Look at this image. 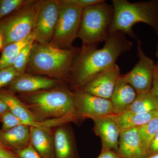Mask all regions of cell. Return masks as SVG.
I'll use <instances>...</instances> for the list:
<instances>
[{
    "instance_id": "obj_1",
    "label": "cell",
    "mask_w": 158,
    "mask_h": 158,
    "mask_svg": "<svg viewBox=\"0 0 158 158\" xmlns=\"http://www.w3.org/2000/svg\"><path fill=\"white\" fill-rule=\"evenodd\" d=\"M133 43L121 31L110 33L101 48L97 46L82 47L74 61L70 81L76 89H81L90 79L116 64L118 57L131 49Z\"/></svg>"
},
{
    "instance_id": "obj_2",
    "label": "cell",
    "mask_w": 158,
    "mask_h": 158,
    "mask_svg": "<svg viewBox=\"0 0 158 158\" xmlns=\"http://www.w3.org/2000/svg\"><path fill=\"white\" fill-rule=\"evenodd\" d=\"M80 50L78 48L64 49L51 43L35 41L25 73L70 80L74 61Z\"/></svg>"
},
{
    "instance_id": "obj_3",
    "label": "cell",
    "mask_w": 158,
    "mask_h": 158,
    "mask_svg": "<svg viewBox=\"0 0 158 158\" xmlns=\"http://www.w3.org/2000/svg\"><path fill=\"white\" fill-rule=\"evenodd\" d=\"M19 98L39 122L65 116L79 117L75 109V93L65 87L20 94Z\"/></svg>"
},
{
    "instance_id": "obj_4",
    "label": "cell",
    "mask_w": 158,
    "mask_h": 158,
    "mask_svg": "<svg viewBox=\"0 0 158 158\" xmlns=\"http://www.w3.org/2000/svg\"><path fill=\"white\" fill-rule=\"evenodd\" d=\"M114 16L110 33L121 31L132 38L138 39L132 27L143 23L152 28L158 35V0L132 3L127 0H113Z\"/></svg>"
},
{
    "instance_id": "obj_5",
    "label": "cell",
    "mask_w": 158,
    "mask_h": 158,
    "mask_svg": "<svg viewBox=\"0 0 158 158\" xmlns=\"http://www.w3.org/2000/svg\"><path fill=\"white\" fill-rule=\"evenodd\" d=\"M114 16V9L104 1L88 6L82 10L77 37L82 47L97 46L105 42L110 34Z\"/></svg>"
},
{
    "instance_id": "obj_6",
    "label": "cell",
    "mask_w": 158,
    "mask_h": 158,
    "mask_svg": "<svg viewBox=\"0 0 158 158\" xmlns=\"http://www.w3.org/2000/svg\"><path fill=\"white\" fill-rule=\"evenodd\" d=\"M38 1L27 0L20 8L0 21L4 48L25 39L33 32Z\"/></svg>"
},
{
    "instance_id": "obj_7",
    "label": "cell",
    "mask_w": 158,
    "mask_h": 158,
    "mask_svg": "<svg viewBox=\"0 0 158 158\" xmlns=\"http://www.w3.org/2000/svg\"><path fill=\"white\" fill-rule=\"evenodd\" d=\"M60 2L59 17L51 43L60 48H72L77 38L80 27L83 8L79 6Z\"/></svg>"
},
{
    "instance_id": "obj_8",
    "label": "cell",
    "mask_w": 158,
    "mask_h": 158,
    "mask_svg": "<svg viewBox=\"0 0 158 158\" xmlns=\"http://www.w3.org/2000/svg\"><path fill=\"white\" fill-rule=\"evenodd\" d=\"M60 6L58 0L38 1L33 31L35 41L41 44L51 42L59 19Z\"/></svg>"
},
{
    "instance_id": "obj_9",
    "label": "cell",
    "mask_w": 158,
    "mask_h": 158,
    "mask_svg": "<svg viewBox=\"0 0 158 158\" xmlns=\"http://www.w3.org/2000/svg\"><path fill=\"white\" fill-rule=\"evenodd\" d=\"M137 41L139 61L128 73L121 75L120 78L129 84L138 94L151 91L155 64L143 52L141 40L138 39Z\"/></svg>"
},
{
    "instance_id": "obj_10",
    "label": "cell",
    "mask_w": 158,
    "mask_h": 158,
    "mask_svg": "<svg viewBox=\"0 0 158 158\" xmlns=\"http://www.w3.org/2000/svg\"><path fill=\"white\" fill-rule=\"evenodd\" d=\"M74 93L75 109L79 118L94 120L113 115L110 100L94 96L81 89L75 90Z\"/></svg>"
},
{
    "instance_id": "obj_11",
    "label": "cell",
    "mask_w": 158,
    "mask_h": 158,
    "mask_svg": "<svg viewBox=\"0 0 158 158\" xmlns=\"http://www.w3.org/2000/svg\"><path fill=\"white\" fill-rule=\"evenodd\" d=\"M120 70L118 65L115 64L97 74L80 89L94 96L110 100L116 82L121 75Z\"/></svg>"
},
{
    "instance_id": "obj_12",
    "label": "cell",
    "mask_w": 158,
    "mask_h": 158,
    "mask_svg": "<svg viewBox=\"0 0 158 158\" xmlns=\"http://www.w3.org/2000/svg\"><path fill=\"white\" fill-rule=\"evenodd\" d=\"M60 81L37 75L24 73L16 77L8 86L11 93H32L59 87Z\"/></svg>"
},
{
    "instance_id": "obj_13",
    "label": "cell",
    "mask_w": 158,
    "mask_h": 158,
    "mask_svg": "<svg viewBox=\"0 0 158 158\" xmlns=\"http://www.w3.org/2000/svg\"><path fill=\"white\" fill-rule=\"evenodd\" d=\"M53 136L55 158H81L73 130L69 123L57 127Z\"/></svg>"
},
{
    "instance_id": "obj_14",
    "label": "cell",
    "mask_w": 158,
    "mask_h": 158,
    "mask_svg": "<svg viewBox=\"0 0 158 158\" xmlns=\"http://www.w3.org/2000/svg\"><path fill=\"white\" fill-rule=\"evenodd\" d=\"M94 121V133L102 141V151L112 150L117 152L120 130L109 116Z\"/></svg>"
},
{
    "instance_id": "obj_15",
    "label": "cell",
    "mask_w": 158,
    "mask_h": 158,
    "mask_svg": "<svg viewBox=\"0 0 158 158\" xmlns=\"http://www.w3.org/2000/svg\"><path fill=\"white\" fill-rule=\"evenodd\" d=\"M117 153L121 158H146L138 127L120 130Z\"/></svg>"
},
{
    "instance_id": "obj_16",
    "label": "cell",
    "mask_w": 158,
    "mask_h": 158,
    "mask_svg": "<svg viewBox=\"0 0 158 158\" xmlns=\"http://www.w3.org/2000/svg\"><path fill=\"white\" fill-rule=\"evenodd\" d=\"M51 128L30 127V143L42 158H55L53 133Z\"/></svg>"
},
{
    "instance_id": "obj_17",
    "label": "cell",
    "mask_w": 158,
    "mask_h": 158,
    "mask_svg": "<svg viewBox=\"0 0 158 158\" xmlns=\"http://www.w3.org/2000/svg\"><path fill=\"white\" fill-rule=\"evenodd\" d=\"M137 95L132 87L119 77L110 98L113 105V114H119L127 111Z\"/></svg>"
},
{
    "instance_id": "obj_18",
    "label": "cell",
    "mask_w": 158,
    "mask_h": 158,
    "mask_svg": "<svg viewBox=\"0 0 158 158\" xmlns=\"http://www.w3.org/2000/svg\"><path fill=\"white\" fill-rule=\"evenodd\" d=\"M30 138V127L27 126H17L6 131L0 130V144L13 151L27 146Z\"/></svg>"
},
{
    "instance_id": "obj_19",
    "label": "cell",
    "mask_w": 158,
    "mask_h": 158,
    "mask_svg": "<svg viewBox=\"0 0 158 158\" xmlns=\"http://www.w3.org/2000/svg\"><path fill=\"white\" fill-rule=\"evenodd\" d=\"M116 123L120 130L138 127L147 124L158 116V112L136 113L126 111L119 114L109 116Z\"/></svg>"
},
{
    "instance_id": "obj_20",
    "label": "cell",
    "mask_w": 158,
    "mask_h": 158,
    "mask_svg": "<svg viewBox=\"0 0 158 158\" xmlns=\"http://www.w3.org/2000/svg\"><path fill=\"white\" fill-rule=\"evenodd\" d=\"M0 98L8 105L10 112L19 119L24 121L39 122L34 113L14 94L8 90L2 89L0 90Z\"/></svg>"
},
{
    "instance_id": "obj_21",
    "label": "cell",
    "mask_w": 158,
    "mask_h": 158,
    "mask_svg": "<svg viewBox=\"0 0 158 158\" xmlns=\"http://www.w3.org/2000/svg\"><path fill=\"white\" fill-rule=\"evenodd\" d=\"M33 39L35 38L32 32L25 39L5 47L0 58V70L13 66L20 51Z\"/></svg>"
},
{
    "instance_id": "obj_22",
    "label": "cell",
    "mask_w": 158,
    "mask_h": 158,
    "mask_svg": "<svg viewBox=\"0 0 158 158\" xmlns=\"http://www.w3.org/2000/svg\"><path fill=\"white\" fill-rule=\"evenodd\" d=\"M127 111L136 113L158 112V97L151 92L137 94Z\"/></svg>"
},
{
    "instance_id": "obj_23",
    "label": "cell",
    "mask_w": 158,
    "mask_h": 158,
    "mask_svg": "<svg viewBox=\"0 0 158 158\" xmlns=\"http://www.w3.org/2000/svg\"><path fill=\"white\" fill-rule=\"evenodd\" d=\"M138 131L142 148L147 157L150 144L158 132V116L138 127Z\"/></svg>"
},
{
    "instance_id": "obj_24",
    "label": "cell",
    "mask_w": 158,
    "mask_h": 158,
    "mask_svg": "<svg viewBox=\"0 0 158 158\" xmlns=\"http://www.w3.org/2000/svg\"><path fill=\"white\" fill-rule=\"evenodd\" d=\"M33 39L21 50L15 62L13 67L20 74L25 73L26 68L30 59L31 51L35 42Z\"/></svg>"
},
{
    "instance_id": "obj_25",
    "label": "cell",
    "mask_w": 158,
    "mask_h": 158,
    "mask_svg": "<svg viewBox=\"0 0 158 158\" xmlns=\"http://www.w3.org/2000/svg\"><path fill=\"white\" fill-rule=\"evenodd\" d=\"M25 2V0L0 1V21L16 11Z\"/></svg>"
},
{
    "instance_id": "obj_26",
    "label": "cell",
    "mask_w": 158,
    "mask_h": 158,
    "mask_svg": "<svg viewBox=\"0 0 158 158\" xmlns=\"http://www.w3.org/2000/svg\"><path fill=\"white\" fill-rule=\"evenodd\" d=\"M20 74L13 66L0 70V90L8 85Z\"/></svg>"
},
{
    "instance_id": "obj_27",
    "label": "cell",
    "mask_w": 158,
    "mask_h": 158,
    "mask_svg": "<svg viewBox=\"0 0 158 158\" xmlns=\"http://www.w3.org/2000/svg\"><path fill=\"white\" fill-rule=\"evenodd\" d=\"M14 152L19 158H42L30 143L25 148Z\"/></svg>"
},
{
    "instance_id": "obj_28",
    "label": "cell",
    "mask_w": 158,
    "mask_h": 158,
    "mask_svg": "<svg viewBox=\"0 0 158 158\" xmlns=\"http://www.w3.org/2000/svg\"><path fill=\"white\" fill-rule=\"evenodd\" d=\"M105 0H62L64 2L73 4L84 9L88 6L102 2Z\"/></svg>"
},
{
    "instance_id": "obj_29",
    "label": "cell",
    "mask_w": 158,
    "mask_h": 158,
    "mask_svg": "<svg viewBox=\"0 0 158 158\" xmlns=\"http://www.w3.org/2000/svg\"><path fill=\"white\" fill-rule=\"evenodd\" d=\"M0 158H19L13 151L0 144Z\"/></svg>"
},
{
    "instance_id": "obj_30",
    "label": "cell",
    "mask_w": 158,
    "mask_h": 158,
    "mask_svg": "<svg viewBox=\"0 0 158 158\" xmlns=\"http://www.w3.org/2000/svg\"><path fill=\"white\" fill-rule=\"evenodd\" d=\"M151 92L158 97V64L157 63L155 65L153 81Z\"/></svg>"
},
{
    "instance_id": "obj_31",
    "label": "cell",
    "mask_w": 158,
    "mask_h": 158,
    "mask_svg": "<svg viewBox=\"0 0 158 158\" xmlns=\"http://www.w3.org/2000/svg\"><path fill=\"white\" fill-rule=\"evenodd\" d=\"M158 153V132L150 144L147 157Z\"/></svg>"
},
{
    "instance_id": "obj_32",
    "label": "cell",
    "mask_w": 158,
    "mask_h": 158,
    "mask_svg": "<svg viewBox=\"0 0 158 158\" xmlns=\"http://www.w3.org/2000/svg\"><path fill=\"white\" fill-rule=\"evenodd\" d=\"M97 158H121L116 152L112 150L102 151Z\"/></svg>"
},
{
    "instance_id": "obj_33",
    "label": "cell",
    "mask_w": 158,
    "mask_h": 158,
    "mask_svg": "<svg viewBox=\"0 0 158 158\" xmlns=\"http://www.w3.org/2000/svg\"><path fill=\"white\" fill-rule=\"evenodd\" d=\"M7 112H10L9 106L5 102L0 98V115Z\"/></svg>"
},
{
    "instance_id": "obj_34",
    "label": "cell",
    "mask_w": 158,
    "mask_h": 158,
    "mask_svg": "<svg viewBox=\"0 0 158 158\" xmlns=\"http://www.w3.org/2000/svg\"><path fill=\"white\" fill-rule=\"evenodd\" d=\"M4 49V46H3V41L2 37V35L0 34V50H3Z\"/></svg>"
},
{
    "instance_id": "obj_35",
    "label": "cell",
    "mask_w": 158,
    "mask_h": 158,
    "mask_svg": "<svg viewBox=\"0 0 158 158\" xmlns=\"http://www.w3.org/2000/svg\"><path fill=\"white\" fill-rule=\"evenodd\" d=\"M146 158H158V153L148 156Z\"/></svg>"
},
{
    "instance_id": "obj_36",
    "label": "cell",
    "mask_w": 158,
    "mask_h": 158,
    "mask_svg": "<svg viewBox=\"0 0 158 158\" xmlns=\"http://www.w3.org/2000/svg\"><path fill=\"white\" fill-rule=\"evenodd\" d=\"M156 56L157 59H158V61L157 62V63H158V43L157 46L156 52Z\"/></svg>"
}]
</instances>
